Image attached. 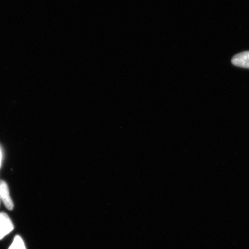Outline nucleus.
Returning a JSON list of instances; mask_svg holds the SVG:
<instances>
[{
	"mask_svg": "<svg viewBox=\"0 0 249 249\" xmlns=\"http://www.w3.org/2000/svg\"><path fill=\"white\" fill-rule=\"evenodd\" d=\"M14 229L10 217L5 213H0V240L10 233Z\"/></svg>",
	"mask_w": 249,
	"mask_h": 249,
	"instance_id": "obj_1",
	"label": "nucleus"
},
{
	"mask_svg": "<svg viewBox=\"0 0 249 249\" xmlns=\"http://www.w3.org/2000/svg\"><path fill=\"white\" fill-rule=\"evenodd\" d=\"M0 199L8 210H13L14 203L11 197L10 192L7 183L4 180L0 181Z\"/></svg>",
	"mask_w": 249,
	"mask_h": 249,
	"instance_id": "obj_2",
	"label": "nucleus"
},
{
	"mask_svg": "<svg viewBox=\"0 0 249 249\" xmlns=\"http://www.w3.org/2000/svg\"><path fill=\"white\" fill-rule=\"evenodd\" d=\"M232 63L236 67L249 69V51H244L235 55L232 58Z\"/></svg>",
	"mask_w": 249,
	"mask_h": 249,
	"instance_id": "obj_3",
	"label": "nucleus"
},
{
	"mask_svg": "<svg viewBox=\"0 0 249 249\" xmlns=\"http://www.w3.org/2000/svg\"><path fill=\"white\" fill-rule=\"evenodd\" d=\"M8 249H27L23 239L19 235H17Z\"/></svg>",
	"mask_w": 249,
	"mask_h": 249,
	"instance_id": "obj_4",
	"label": "nucleus"
},
{
	"mask_svg": "<svg viewBox=\"0 0 249 249\" xmlns=\"http://www.w3.org/2000/svg\"><path fill=\"white\" fill-rule=\"evenodd\" d=\"M2 152L1 151V149H0V167L1 166V163H2Z\"/></svg>",
	"mask_w": 249,
	"mask_h": 249,
	"instance_id": "obj_5",
	"label": "nucleus"
},
{
	"mask_svg": "<svg viewBox=\"0 0 249 249\" xmlns=\"http://www.w3.org/2000/svg\"><path fill=\"white\" fill-rule=\"evenodd\" d=\"M0 202H1V199H0Z\"/></svg>",
	"mask_w": 249,
	"mask_h": 249,
	"instance_id": "obj_6",
	"label": "nucleus"
}]
</instances>
